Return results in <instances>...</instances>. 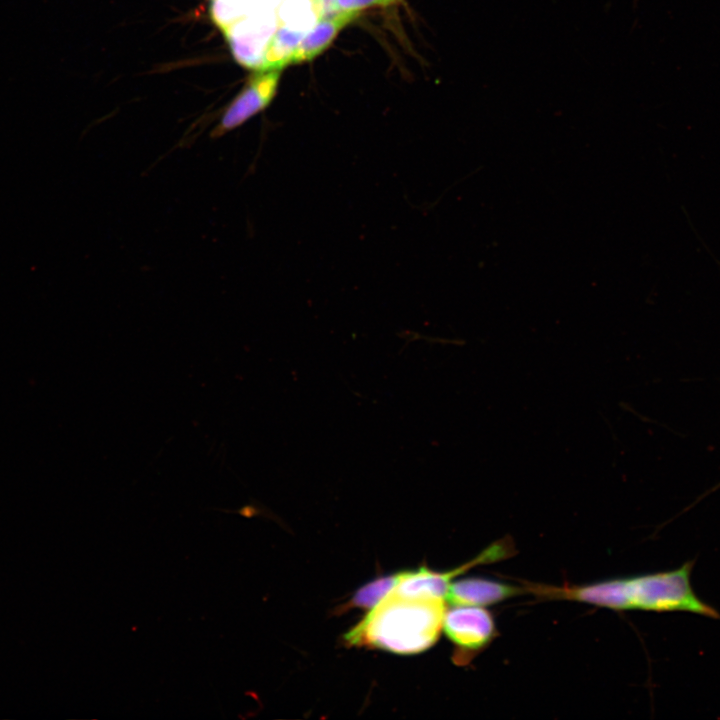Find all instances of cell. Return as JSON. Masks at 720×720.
<instances>
[{
    "instance_id": "obj_7",
    "label": "cell",
    "mask_w": 720,
    "mask_h": 720,
    "mask_svg": "<svg viewBox=\"0 0 720 720\" xmlns=\"http://www.w3.org/2000/svg\"><path fill=\"white\" fill-rule=\"evenodd\" d=\"M526 592L525 588L484 578H463L451 582L445 600L451 605L486 606Z\"/></svg>"
},
{
    "instance_id": "obj_6",
    "label": "cell",
    "mask_w": 720,
    "mask_h": 720,
    "mask_svg": "<svg viewBox=\"0 0 720 720\" xmlns=\"http://www.w3.org/2000/svg\"><path fill=\"white\" fill-rule=\"evenodd\" d=\"M489 562L491 555L485 550L470 562L448 572H435L425 566L417 570L402 571L401 578L392 592L409 598L445 599L454 577L475 565Z\"/></svg>"
},
{
    "instance_id": "obj_9",
    "label": "cell",
    "mask_w": 720,
    "mask_h": 720,
    "mask_svg": "<svg viewBox=\"0 0 720 720\" xmlns=\"http://www.w3.org/2000/svg\"><path fill=\"white\" fill-rule=\"evenodd\" d=\"M305 33L285 25H278L266 47L263 70H281L290 64Z\"/></svg>"
},
{
    "instance_id": "obj_1",
    "label": "cell",
    "mask_w": 720,
    "mask_h": 720,
    "mask_svg": "<svg viewBox=\"0 0 720 720\" xmlns=\"http://www.w3.org/2000/svg\"><path fill=\"white\" fill-rule=\"evenodd\" d=\"M693 565L694 561H687L679 568L665 572L588 585L553 586L551 596L614 610L683 611L718 619L719 612L703 602L691 586Z\"/></svg>"
},
{
    "instance_id": "obj_3",
    "label": "cell",
    "mask_w": 720,
    "mask_h": 720,
    "mask_svg": "<svg viewBox=\"0 0 720 720\" xmlns=\"http://www.w3.org/2000/svg\"><path fill=\"white\" fill-rule=\"evenodd\" d=\"M277 27V13L266 5L254 9L223 33L235 60L246 68L261 71L267 44Z\"/></svg>"
},
{
    "instance_id": "obj_12",
    "label": "cell",
    "mask_w": 720,
    "mask_h": 720,
    "mask_svg": "<svg viewBox=\"0 0 720 720\" xmlns=\"http://www.w3.org/2000/svg\"><path fill=\"white\" fill-rule=\"evenodd\" d=\"M396 1H397V0H379V3H378V4H379V5L387 6V5L393 4V3L396 2Z\"/></svg>"
},
{
    "instance_id": "obj_8",
    "label": "cell",
    "mask_w": 720,
    "mask_h": 720,
    "mask_svg": "<svg viewBox=\"0 0 720 720\" xmlns=\"http://www.w3.org/2000/svg\"><path fill=\"white\" fill-rule=\"evenodd\" d=\"M358 15L356 13H338L318 19L304 34L291 58L290 64L301 63L315 58L330 45L342 28Z\"/></svg>"
},
{
    "instance_id": "obj_2",
    "label": "cell",
    "mask_w": 720,
    "mask_h": 720,
    "mask_svg": "<svg viewBox=\"0 0 720 720\" xmlns=\"http://www.w3.org/2000/svg\"><path fill=\"white\" fill-rule=\"evenodd\" d=\"M445 611L444 599L402 597L391 591L344 635V641L396 654L419 653L439 638Z\"/></svg>"
},
{
    "instance_id": "obj_5",
    "label": "cell",
    "mask_w": 720,
    "mask_h": 720,
    "mask_svg": "<svg viewBox=\"0 0 720 720\" xmlns=\"http://www.w3.org/2000/svg\"><path fill=\"white\" fill-rule=\"evenodd\" d=\"M280 71H256L243 91L226 108L211 136L221 137L264 110L276 92Z\"/></svg>"
},
{
    "instance_id": "obj_11",
    "label": "cell",
    "mask_w": 720,
    "mask_h": 720,
    "mask_svg": "<svg viewBox=\"0 0 720 720\" xmlns=\"http://www.w3.org/2000/svg\"><path fill=\"white\" fill-rule=\"evenodd\" d=\"M378 3L379 0H335V11L359 14L361 10Z\"/></svg>"
},
{
    "instance_id": "obj_4",
    "label": "cell",
    "mask_w": 720,
    "mask_h": 720,
    "mask_svg": "<svg viewBox=\"0 0 720 720\" xmlns=\"http://www.w3.org/2000/svg\"><path fill=\"white\" fill-rule=\"evenodd\" d=\"M442 629L455 645L454 659L457 664L468 663L496 635L492 615L480 606L454 605L445 611Z\"/></svg>"
},
{
    "instance_id": "obj_10",
    "label": "cell",
    "mask_w": 720,
    "mask_h": 720,
    "mask_svg": "<svg viewBox=\"0 0 720 720\" xmlns=\"http://www.w3.org/2000/svg\"><path fill=\"white\" fill-rule=\"evenodd\" d=\"M401 572L376 578L360 587L352 598L343 606L347 608L358 607L371 609L387 596L397 585Z\"/></svg>"
}]
</instances>
